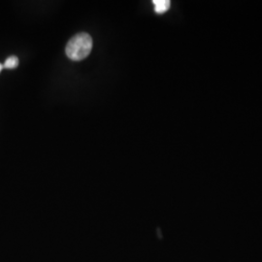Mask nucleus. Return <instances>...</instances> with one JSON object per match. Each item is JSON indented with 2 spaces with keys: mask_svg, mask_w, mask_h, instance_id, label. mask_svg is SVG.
I'll use <instances>...</instances> for the list:
<instances>
[{
  "mask_svg": "<svg viewBox=\"0 0 262 262\" xmlns=\"http://www.w3.org/2000/svg\"><path fill=\"white\" fill-rule=\"evenodd\" d=\"M19 66V58L17 56H10L3 64V68L6 69H13Z\"/></svg>",
  "mask_w": 262,
  "mask_h": 262,
  "instance_id": "nucleus-3",
  "label": "nucleus"
},
{
  "mask_svg": "<svg viewBox=\"0 0 262 262\" xmlns=\"http://www.w3.org/2000/svg\"><path fill=\"white\" fill-rule=\"evenodd\" d=\"M2 69H3V64H1V63H0V72L2 71Z\"/></svg>",
  "mask_w": 262,
  "mask_h": 262,
  "instance_id": "nucleus-4",
  "label": "nucleus"
},
{
  "mask_svg": "<svg viewBox=\"0 0 262 262\" xmlns=\"http://www.w3.org/2000/svg\"><path fill=\"white\" fill-rule=\"evenodd\" d=\"M93 50V38L88 33H78L71 38L66 48V56L71 60H83Z\"/></svg>",
  "mask_w": 262,
  "mask_h": 262,
  "instance_id": "nucleus-1",
  "label": "nucleus"
},
{
  "mask_svg": "<svg viewBox=\"0 0 262 262\" xmlns=\"http://www.w3.org/2000/svg\"><path fill=\"white\" fill-rule=\"evenodd\" d=\"M152 4L157 14H164L171 6V2L169 0H154Z\"/></svg>",
  "mask_w": 262,
  "mask_h": 262,
  "instance_id": "nucleus-2",
  "label": "nucleus"
}]
</instances>
